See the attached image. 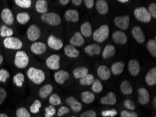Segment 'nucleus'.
Wrapping results in <instances>:
<instances>
[{"instance_id": "1", "label": "nucleus", "mask_w": 156, "mask_h": 117, "mask_svg": "<svg viewBox=\"0 0 156 117\" xmlns=\"http://www.w3.org/2000/svg\"><path fill=\"white\" fill-rule=\"evenodd\" d=\"M27 75L29 79L37 85L41 84L46 79V75L43 70L33 67L30 68L27 71Z\"/></svg>"}, {"instance_id": "2", "label": "nucleus", "mask_w": 156, "mask_h": 117, "mask_svg": "<svg viewBox=\"0 0 156 117\" xmlns=\"http://www.w3.org/2000/svg\"><path fill=\"white\" fill-rule=\"evenodd\" d=\"M109 27L107 25H101L93 33V38L94 41L99 43L105 42L109 36Z\"/></svg>"}, {"instance_id": "3", "label": "nucleus", "mask_w": 156, "mask_h": 117, "mask_svg": "<svg viewBox=\"0 0 156 117\" xmlns=\"http://www.w3.org/2000/svg\"><path fill=\"white\" fill-rule=\"evenodd\" d=\"M30 63L29 56L23 51H18L15 55L14 64L16 68L19 69H24L27 68Z\"/></svg>"}, {"instance_id": "4", "label": "nucleus", "mask_w": 156, "mask_h": 117, "mask_svg": "<svg viewBox=\"0 0 156 117\" xmlns=\"http://www.w3.org/2000/svg\"><path fill=\"white\" fill-rule=\"evenodd\" d=\"M134 16L136 20L144 23H150L152 19L148 9L144 6L137 7L134 9Z\"/></svg>"}, {"instance_id": "5", "label": "nucleus", "mask_w": 156, "mask_h": 117, "mask_svg": "<svg viewBox=\"0 0 156 117\" xmlns=\"http://www.w3.org/2000/svg\"><path fill=\"white\" fill-rule=\"evenodd\" d=\"M41 19L44 23L51 26H58L61 23L60 16L54 12H47L46 13L41 14Z\"/></svg>"}, {"instance_id": "6", "label": "nucleus", "mask_w": 156, "mask_h": 117, "mask_svg": "<svg viewBox=\"0 0 156 117\" xmlns=\"http://www.w3.org/2000/svg\"><path fill=\"white\" fill-rule=\"evenodd\" d=\"M3 44L6 49L11 50H17L20 51L23 46V42L18 38L10 37L5 38L3 41Z\"/></svg>"}, {"instance_id": "7", "label": "nucleus", "mask_w": 156, "mask_h": 117, "mask_svg": "<svg viewBox=\"0 0 156 117\" xmlns=\"http://www.w3.org/2000/svg\"><path fill=\"white\" fill-rule=\"evenodd\" d=\"M41 35V31L39 27L37 25L32 24L27 30V39L31 42H36L39 39L40 36Z\"/></svg>"}, {"instance_id": "8", "label": "nucleus", "mask_w": 156, "mask_h": 117, "mask_svg": "<svg viewBox=\"0 0 156 117\" xmlns=\"http://www.w3.org/2000/svg\"><path fill=\"white\" fill-rule=\"evenodd\" d=\"M46 64L49 69L52 70H59L60 68V57L59 55H51L47 58Z\"/></svg>"}, {"instance_id": "9", "label": "nucleus", "mask_w": 156, "mask_h": 117, "mask_svg": "<svg viewBox=\"0 0 156 117\" xmlns=\"http://www.w3.org/2000/svg\"><path fill=\"white\" fill-rule=\"evenodd\" d=\"M130 18L128 15L117 16L114 18V23L118 27L122 30H125L129 27Z\"/></svg>"}, {"instance_id": "10", "label": "nucleus", "mask_w": 156, "mask_h": 117, "mask_svg": "<svg viewBox=\"0 0 156 117\" xmlns=\"http://www.w3.org/2000/svg\"><path fill=\"white\" fill-rule=\"evenodd\" d=\"M47 44L51 49L58 51L63 47V42L59 38L55 37L54 35H50L47 39Z\"/></svg>"}, {"instance_id": "11", "label": "nucleus", "mask_w": 156, "mask_h": 117, "mask_svg": "<svg viewBox=\"0 0 156 117\" xmlns=\"http://www.w3.org/2000/svg\"><path fill=\"white\" fill-rule=\"evenodd\" d=\"M66 103L68 104L69 108L75 113H79V112L81 111L83 108V105L81 102L78 101L77 99H76L75 97L72 96L68 97L66 99Z\"/></svg>"}, {"instance_id": "12", "label": "nucleus", "mask_w": 156, "mask_h": 117, "mask_svg": "<svg viewBox=\"0 0 156 117\" xmlns=\"http://www.w3.org/2000/svg\"><path fill=\"white\" fill-rule=\"evenodd\" d=\"M1 18L6 25H11L14 23V16L11 9L5 8L1 13Z\"/></svg>"}, {"instance_id": "13", "label": "nucleus", "mask_w": 156, "mask_h": 117, "mask_svg": "<svg viewBox=\"0 0 156 117\" xmlns=\"http://www.w3.org/2000/svg\"><path fill=\"white\" fill-rule=\"evenodd\" d=\"M30 50L35 55H41L46 51L47 46L43 42H36L31 45Z\"/></svg>"}, {"instance_id": "14", "label": "nucleus", "mask_w": 156, "mask_h": 117, "mask_svg": "<svg viewBox=\"0 0 156 117\" xmlns=\"http://www.w3.org/2000/svg\"><path fill=\"white\" fill-rule=\"evenodd\" d=\"M132 34L134 39L139 44H143L145 42L146 37L143 30L139 26H135L132 28Z\"/></svg>"}, {"instance_id": "15", "label": "nucleus", "mask_w": 156, "mask_h": 117, "mask_svg": "<svg viewBox=\"0 0 156 117\" xmlns=\"http://www.w3.org/2000/svg\"><path fill=\"white\" fill-rule=\"evenodd\" d=\"M141 70V66L136 60H130L128 63V71L132 76H137Z\"/></svg>"}, {"instance_id": "16", "label": "nucleus", "mask_w": 156, "mask_h": 117, "mask_svg": "<svg viewBox=\"0 0 156 117\" xmlns=\"http://www.w3.org/2000/svg\"><path fill=\"white\" fill-rule=\"evenodd\" d=\"M112 39L113 42L119 44H125L127 42V36L125 32L118 30L113 33Z\"/></svg>"}, {"instance_id": "17", "label": "nucleus", "mask_w": 156, "mask_h": 117, "mask_svg": "<svg viewBox=\"0 0 156 117\" xmlns=\"http://www.w3.org/2000/svg\"><path fill=\"white\" fill-rule=\"evenodd\" d=\"M69 74L68 71L61 70L57 71L54 75V79L55 82L59 84H64L65 82L69 78Z\"/></svg>"}, {"instance_id": "18", "label": "nucleus", "mask_w": 156, "mask_h": 117, "mask_svg": "<svg viewBox=\"0 0 156 117\" xmlns=\"http://www.w3.org/2000/svg\"><path fill=\"white\" fill-rule=\"evenodd\" d=\"M138 101L141 104H147L150 101L149 93L145 88H140L138 90Z\"/></svg>"}, {"instance_id": "19", "label": "nucleus", "mask_w": 156, "mask_h": 117, "mask_svg": "<svg viewBox=\"0 0 156 117\" xmlns=\"http://www.w3.org/2000/svg\"><path fill=\"white\" fill-rule=\"evenodd\" d=\"M98 75L100 79L103 81L108 80L112 76L110 69L106 65H100L98 69Z\"/></svg>"}, {"instance_id": "20", "label": "nucleus", "mask_w": 156, "mask_h": 117, "mask_svg": "<svg viewBox=\"0 0 156 117\" xmlns=\"http://www.w3.org/2000/svg\"><path fill=\"white\" fill-rule=\"evenodd\" d=\"M65 18L69 22L77 23L79 20V13L75 9H68L65 11Z\"/></svg>"}, {"instance_id": "21", "label": "nucleus", "mask_w": 156, "mask_h": 117, "mask_svg": "<svg viewBox=\"0 0 156 117\" xmlns=\"http://www.w3.org/2000/svg\"><path fill=\"white\" fill-rule=\"evenodd\" d=\"M117 99L113 92H108L105 96L100 99V102L102 104H108V105H114L116 103Z\"/></svg>"}, {"instance_id": "22", "label": "nucleus", "mask_w": 156, "mask_h": 117, "mask_svg": "<svg viewBox=\"0 0 156 117\" xmlns=\"http://www.w3.org/2000/svg\"><path fill=\"white\" fill-rule=\"evenodd\" d=\"M70 45L73 46H81L83 45L85 40L82 35L80 32H75V34L72 36L70 39Z\"/></svg>"}, {"instance_id": "23", "label": "nucleus", "mask_w": 156, "mask_h": 117, "mask_svg": "<svg viewBox=\"0 0 156 117\" xmlns=\"http://www.w3.org/2000/svg\"><path fill=\"white\" fill-rule=\"evenodd\" d=\"M84 51L90 56L99 55L101 53V46L98 44H91L85 47Z\"/></svg>"}, {"instance_id": "24", "label": "nucleus", "mask_w": 156, "mask_h": 117, "mask_svg": "<svg viewBox=\"0 0 156 117\" xmlns=\"http://www.w3.org/2000/svg\"><path fill=\"white\" fill-rule=\"evenodd\" d=\"M145 81L146 83L148 86H154L156 84V68H154L151 69V70L148 71V73L146 74Z\"/></svg>"}, {"instance_id": "25", "label": "nucleus", "mask_w": 156, "mask_h": 117, "mask_svg": "<svg viewBox=\"0 0 156 117\" xmlns=\"http://www.w3.org/2000/svg\"><path fill=\"white\" fill-rule=\"evenodd\" d=\"M53 90V86L51 84H46L40 88L39 90V95L42 99H46L52 94Z\"/></svg>"}, {"instance_id": "26", "label": "nucleus", "mask_w": 156, "mask_h": 117, "mask_svg": "<svg viewBox=\"0 0 156 117\" xmlns=\"http://www.w3.org/2000/svg\"><path fill=\"white\" fill-rule=\"evenodd\" d=\"M81 32L80 33L82 35L83 37H90L93 35V29H92L91 24L88 21H86L81 25Z\"/></svg>"}, {"instance_id": "27", "label": "nucleus", "mask_w": 156, "mask_h": 117, "mask_svg": "<svg viewBox=\"0 0 156 117\" xmlns=\"http://www.w3.org/2000/svg\"><path fill=\"white\" fill-rule=\"evenodd\" d=\"M64 51L66 56L69 58H76L79 56L80 52L78 49H76V47L72 46V45H67L64 49Z\"/></svg>"}, {"instance_id": "28", "label": "nucleus", "mask_w": 156, "mask_h": 117, "mask_svg": "<svg viewBox=\"0 0 156 117\" xmlns=\"http://www.w3.org/2000/svg\"><path fill=\"white\" fill-rule=\"evenodd\" d=\"M124 68L125 63L122 61H119L113 63L110 70L113 75H119L123 71Z\"/></svg>"}, {"instance_id": "29", "label": "nucleus", "mask_w": 156, "mask_h": 117, "mask_svg": "<svg viewBox=\"0 0 156 117\" xmlns=\"http://www.w3.org/2000/svg\"><path fill=\"white\" fill-rule=\"evenodd\" d=\"M96 9L101 15H105L108 12V5L105 0H98L96 2Z\"/></svg>"}, {"instance_id": "30", "label": "nucleus", "mask_w": 156, "mask_h": 117, "mask_svg": "<svg viewBox=\"0 0 156 117\" xmlns=\"http://www.w3.org/2000/svg\"><path fill=\"white\" fill-rule=\"evenodd\" d=\"M35 9L36 11L39 13H46L48 12V2L46 0H38L35 4Z\"/></svg>"}, {"instance_id": "31", "label": "nucleus", "mask_w": 156, "mask_h": 117, "mask_svg": "<svg viewBox=\"0 0 156 117\" xmlns=\"http://www.w3.org/2000/svg\"><path fill=\"white\" fill-rule=\"evenodd\" d=\"M115 53V48L113 45L108 44L105 46L102 52L103 58H109L114 56Z\"/></svg>"}, {"instance_id": "32", "label": "nucleus", "mask_w": 156, "mask_h": 117, "mask_svg": "<svg viewBox=\"0 0 156 117\" xmlns=\"http://www.w3.org/2000/svg\"><path fill=\"white\" fill-rule=\"evenodd\" d=\"M87 74H88V70H87V68L83 66L75 68L73 71V75H74V77L76 79H81L83 76L87 75Z\"/></svg>"}, {"instance_id": "33", "label": "nucleus", "mask_w": 156, "mask_h": 117, "mask_svg": "<svg viewBox=\"0 0 156 117\" xmlns=\"http://www.w3.org/2000/svg\"><path fill=\"white\" fill-rule=\"evenodd\" d=\"M82 102L85 104H91L95 98L94 93L90 91H84L81 93Z\"/></svg>"}, {"instance_id": "34", "label": "nucleus", "mask_w": 156, "mask_h": 117, "mask_svg": "<svg viewBox=\"0 0 156 117\" xmlns=\"http://www.w3.org/2000/svg\"><path fill=\"white\" fill-rule=\"evenodd\" d=\"M120 90L124 95H130L133 92V88L128 81L125 80L120 84Z\"/></svg>"}, {"instance_id": "35", "label": "nucleus", "mask_w": 156, "mask_h": 117, "mask_svg": "<svg viewBox=\"0 0 156 117\" xmlns=\"http://www.w3.org/2000/svg\"><path fill=\"white\" fill-rule=\"evenodd\" d=\"M16 20H17V22L20 23V25H25V24L27 23L30 21V16L27 12H20V13H18L17 16H16Z\"/></svg>"}, {"instance_id": "36", "label": "nucleus", "mask_w": 156, "mask_h": 117, "mask_svg": "<svg viewBox=\"0 0 156 117\" xmlns=\"http://www.w3.org/2000/svg\"><path fill=\"white\" fill-rule=\"evenodd\" d=\"M13 35V31L11 28L9 27L6 25H3L0 27V36L2 37H4V39L7 37H12Z\"/></svg>"}, {"instance_id": "37", "label": "nucleus", "mask_w": 156, "mask_h": 117, "mask_svg": "<svg viewBox=\"0 0 156 117\" xmlns=\"http://www.w3.org/2000/svg\"><path fill=\"white\" fill-rule=\"evenodd\" d=\"M13 82L16 86L21 88L23 86V83L25 82V75L23 73L18 72L14 75L13 78Z\"/></svg>"}, {"instance_id": "38", "label": "nucleus", "mask_w": 156, "mask_h": 117, "mask_svg": "<svg viewBox=\"0 0 156 117\" xmlns=\"http://www.w3.org/2000/svg\"><path fill=\"white\" fill-rule=\"evenodd\" d=\"M94 80V77L91 74H87L80 79V84L83 86H90L93 84Z\"/></svg>"}, {"instance_id": "39", "label": "nucleus", "mask_w": 156, "mask_h": 117, "mask_svg": "<svg viewBox=\"0 0 156 117\" xmlns=\"http://www.w3.org/2000/svg\"><path fill=\"white\" fill-rule=\"evenodd\" d=\"M148 51L150 52L151 56L155 58L156 57V41L155 39H150L146 44Z\"/></svg>"}, {"instance_id": "40", "label": "nucleus", "mask_w": 156, "mask_h": 117, "mask_svg": "<svg viewBox=\"0 0 156 117\" xmlns=\"http://www.w3.org/2000/svg\"><path fill=\"white\" fill-rule=\"evenodd\" d=\"M103 90V85L101 83V81L100 79H96L94 80V82L92 84V90L94 93H100Z\"/></svg>"}, {"instance_id": "41", "label": "nucleus", "mask_w": 156, "mask_h": 117, "mask_svg": "<svg viewBox=\"0 0 156 117\" xmlns=\"http://www.w3.org/2000/svg\"><path fill=\"white\" fill-rule=\"evenodd\" d=\"M49 103L51 105L58 106L61 104V98L58 94L52 93L49 96Z\"/></svg>"}, {"instance_id": "42", "label": "nucleus", "mask_w": 156, "mask_h": 117, "mask_svg": "<svg viewBox=\"0 0 156 117\" xmlns=\"http://www.w3.org/2000/svg\"><path fill=\"white\" fill-rule=\"evenodd\" d=\"M15 4L23 9H29L32 6L31 0H15Z\"/></svg>"}, {"instance_id": "43", "label": "nucleus", "mask_w": 156, "mask_h": 117, "mask_svg": "<svg viewBox=\"0 0 156 117\" xmlns=\"http://www.w3.org/2000/svg\"><path fill=\"white\" fill-rule=\"evenodd\" d=\"M41 107V102L39 100H36L30 106V110L32 114H37L40 111V109Z\"/></svg>"}, {"instance_id": "44", "label": "nucleus", "mask_w": 156, "mask_h": 117, "mask_svg": "<svg viewBox=\"0 0 156 117\" xmlns=\"http://www.w3.org/2000/svg\"><path fill=\"white\" fill-rule=\"evenodd\" d=\"M16 117H31V114L24 107H19L16 112Z\"/></svg>"}, {"instance_id": "45", "label": "nucleus", "mask_w": 156, "mask_h": 117, "mask_svg": "<svg viewBox=\"0 0 156 117\" xmlns=\"http://www.w3.org/2000/svg\"><path fill=\"white\" fill-rule=\"evenodd\" d=\"M56 114V109L53 105H49L45 108V117H53Z\"/></svg>"}, {"instance_id": "46", "label": "nucleus", "mask_w": 156, "mask_h": 117, "mask_svg": "<svg viewBox=\"0 0 156 117\" xmlns=\"http://www.w3.org/2000/svg\"><path fill=\"white\" fill-rule=\"evenodd\" d=\"M101 114L103 117H115L118 114V112L115 109H107L101 112Z\"/></svg>"}, {"instance_id": "47", "label": "nucleus", "mask_w": 156, "mask_h": 117, "mask_svg": "<svg viewBox=\"0 0 156 117\" xmlns=\"http://www.w3.org/2000/svg\"><path fill=\"white\" fill-rule=\"evenodd\" d=\"M10 77V73L5 69L0 70V82L5 83L6 80Z\"/></svg>"}, {"instance_id": "48", "label": "nucleus", "mask_w": 156, "mask_h": 117, "mask_svg": "<svg viewBox=\"0 0 156 117\" xmlns=\"http://www.w3.org/2000/svg\"><path fill=\"white\" fill-rule=\"evenodd\" d=\"M123 105L125 108L129 109V110L133 111L135 109V104H134V102L129 99H126L125 100Z\"/></svg>"}, {"instance_id": "49", "label": "nucleus", "mask_w": 156, "mask_h": 117, "mask_svg": "<svg viewBox=\"0 0 156 117\" xmlns=\"http://www.w3.org/2000/svg\"><path fill=\"white\" fill-rule=\"evenodd\" d=\"M120 117H138V114L134 112L122 110L120 112Z\"/></svg>"}, {"instance_id": "50", "label": "nucleus", "mask_w": 156, "mask_h": 117, "mask_svg": "<svg viewBox=\"0 0 156 117\" xmlns=\"http://www.w3.org/2000/svg\"><path fill=\"white\" fill-rule=\"evenodd\" d=\"M69 112H70V109L69 107H65V106H62L60 109H58L57 115H58L59 117H61L63 115H65V114H69Z\"/></svg>"}, {"instance_id": "51", "label": "nucleus", "mask_w": 156, "mask_h": 117, "mask_svg": "<svg viewBox=\"0 0 156 117\" xmlns=\"http://www.w3.org/2000/svg\"><path fill=\"white\" fill-rule=\"evenodd\" d=\"M148 11L151 14V17L154 18H156V4L155 3L151 4L149 6H148Z\"/></svg>"}, {"instance_id": "52", "label": "nucleus", "mask_w": 156, "mask_h": 117, "mask_svg": "<svg viewBox=\"0 0 156 117\" xmlns=\"http://www.w3.org/2000/svg\"><path fill=\"white\" fill-rule=\"evenodd\" d=\"M7 97L6 90L4 88L0 87V105L4 102Z\"/></svg>"}, {"instance_id": "53", "label": "nucleus", "mask_w": 156, "mask_h": 117, "mask_svg": "<svg viewBox=\"0 0 156 117\" xmlns=\"http://www.w3.org/2000/svg\"><path fill=\"white\" fill-rule=\"evenodd\" d=\"M81 117H97V113L94 110H87L81 114Z\"/></svg>"}, {"instance_id": "54", "label": "nucleus", "mask_w": 156, "mask_h": 117, "mask_svg": "<svg viewBox=\"0 0 156 117\" xmlns=\"http://www.w3.org/2000/svg\"><path fill=\"white\" fill-rule=\"evenodd\" d=\"M85 3V6H86L87 9H93L94 4V0H85L83 2Z\"/></svg>"}, {"instance_id": "55", "label": "nucleus", "mask_w": 156, "mask_h": 117, "mask_svg": "<svg viewBox=\"0 0 156 117\" xmlns=\"http://www.w3.org/2000/svg\"><path fill=\"white\" fill-rule=\"evenodd\" d=\"M82 0H72V3L75 6H80L82 4Z\"/></svg>"}, {"instance_id": "56", "label": "nucleus", "mask_w": 156, "mask_h": 117, "mask_svg": "<svg viewBox=\"0 0 156 117\" xmlns=\"http://www.w3.org/2000/svg\"><path fill=\"white\" fill-rule=\"evenodd\" d=\"M59 2H60V4L62 5H67L69 3V0H59Z\"/></svg>"}, {"instance_id": "57", "label": "nucleus", "mask_w": 156, "mask_h": 117, "mask_svg": "<svg viewBox=\"0 0 156 117\" xmlns=\"http://www.w3.org/2000/svg\"><path fill=\"white\" fill-rule=\"evenodd\" d=\"M153 107H154V108H156V97H155L154 98H153Z\"/></svg>"}, {"instance_id": "58", "label": "nucleus", "mask_w": 156, "mask_h": 117, "mask_svg": "<svg viewBox=\"0 0 156 117\" xmlns=\"http://www.w3.org/2000/svg\"><path fill=\"white\" fill-rule=\"evenodd\" d=\"M129 0H119V2L120 3H127V2H128Z\"/></svg>"}, {"instance_id": "59", "label": "nucleus", "mask_w": 156, "mask_h": 117, "mask_svg": "<svg viewBox=\"0 0 156 117\" xmlns=\"http://www.w3.org/2000/svg\"><path fill=\"white\" fill-rule=\"evenodd\" d=\"M3 61H4V58H3V56H2V55L0 54V64H2V63H3Z\"/></svg>"}, {"instance_id": "60", "label": "nucleus", "mask_w": 156, "mask_h": 117, "mask_svg": "<svg viewBox=\"0 0 156 117\" xmlns=\"http://www.w3.org/2000/svg\"><path fill=\"white\" fill-rule=\"evenodd\" d=\"M0 117H9V116L7 115L6 114L2 113V114H0Z\"/></svg>"}, {"instance_id": "61", "label": "nucleus", "mask_w": 156, "mask_h": 117, "mask_svg": "<svg viewBox=\"0 0 156 117\" xmlns=\"http://www.w3.org/2000/svg\"><path fill=\"white\" fill-rule=\"evenodd\" d=\"M71 117H76V116H71Z\"/></svg>"}]
</instances>
